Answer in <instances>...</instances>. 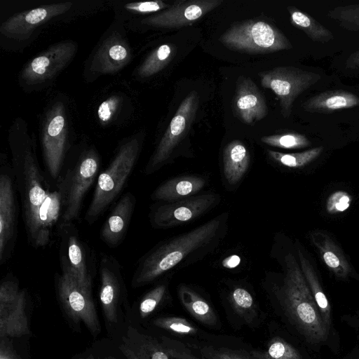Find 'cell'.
Wrapping results in <instances>:
<instances>
[{"mask_svg":"<svg viewBox=\"0 0 359 359\" xmlns=\"http://www.w3.org/2000/svg\"><path fill=\"white\" fill-rule=\"evenodd\" d=\"M228 300L233 311L248 323L254 320L257 308L251 293L245 287L236 285L228 294Z\"/></svg>","mask_w":359,"mask_h":359,"instance_id":"obj_32","label":"cell"},{"mask_svg":"<svg viewBox=\"0 0 359 359\" xmlns=\"http://www.w3.org/2000/svg\"><path fill=\"white\" fill-rule=\"evenodd\" d=\"M175 47L163 43L154 48L137 67L133 72L136 79H149L163 69L173 57Z\"/></svg>","mask_w":359,"mask_h":359,"instance_id":"obj_30","label":"cell"},{"mask_svg":"<svg viewBox=\"0 0 359 359\" xmlns=\"http://www.w3.org/2000/svg\"><path fill=\"white\" fill-rule=\"evenodd\" d=\"M260 140L265 144L281 149H300L311 145L304 135L297 133L270 135L261 137Z\"/></svg>","mask_w":359,"mask_h":359,"instance_id":"obj_38","label":"cell"},{"mask_svg":"<svg viewBox=\"0 0 359 359\" xmlns=\"http://www.w3.org/2000/svg\"><path fill=\"white\" fill-rule=\"evenodd\" d=\"M101 1H67L39 5L15 13L0 26V45L8 51H22L43 29L100 10Z\"/></svg>","mask_w":359,"mask_h":359,"instance_id":"obj_3","label":"cell"},{"mask_svg":"<svg viewBox=\"0 0 359 359\" xmlns=\"http://www.w3.org/2000/svg\"><path fill=\"white\" fill-rule=\"evenodd\" d=\"M359 106V97L343 90H334L316 94L303 104V109L312 114H331L340 109Z\"/></svg>","mask_w":359,"mask_h":359,"instance_id":"obj_26","label":"cell"},{"mask_svg":"<svg viewBox=\"0 0 359 359\" xmlns=\"http://www.w3.org/2000/svg\"><path fill=\"white\" fill-rule=\"evenodd\" d=\"M61 266L56 273L55 287L59 301L67 316L75 323H83L93 335L100 332L97 313L92 297V288L82 285L73 272Z\"/></svg>","mask_w":359,"mask_h":359,"instance_id":"obj_11","label":"cell"},{"mask_svg":"<svg viewBox=\"0 0 359 359\" xmlns=\"http://www.w3.org/2000/svg\"><path fill=\"white\" fill-rule=\"evenodd\" d=\"M143 140L144 135L141 133L124 139L107 168L98 175L85 215L88 224H93L122 191L138 160Z\"/></svg>","mask_w":359,"mask_h":359,"instance_id":"obj_5","label":"cell"},{"mask_svg":"<svg viewBox=\"0 0 359 359\" xmlns=\"http://www.w3.org/2000/svg\"><path fill=\"white\" fill-rule=\"evenodd\" d=\"M208 184V178L203 175H180L161 183L151 198L160 203H172L200 194Z\"/></svg>","mask_w":359,"mask_h":359,"instance_id":"obj_23","label":"cell"},{"mask_svg":"<svg viewBox=\"0 0 359 359\" xmlns=\"http://www.w3.org/2000/svg\"><path fill=\"white\" fill-rule=\"evenodd\" d=\"M100 301L104 318L110 323L118 321V310L126 295L121 266L112 256L102 255L99 262Z\"/></svg>","mask_w":359,"mask_h":359,"instance_id":"obj_19","label":"cell"},{"mask_svg":"<svg viewBox=\"0 0 359 359\" xmlns=\"http://www.w3.org/2000/svg\"><path fill=\"white\" fill-rule=\"evenodd\" d=\"M78 48V43L71 39L49 46L22 66L18 76L20 87L26 93L50 87L72 62Z\"/></svg>","mask_w":359,"mask_h":359,"instance_id":"obj_9","label":"cell"},{"mask_svg":"<svg viewBox=\"0 0 359 359\" xmlns=\"http://www.w3.org/2000/svg\"><path fill=\"white\" fill-rule=\"evenodd\" d=\"M250 164V154L239 140L229 142L222 154V179L227 188H234L243 180ZM226 188V189H227Z\"/></svg>","mask_w":359,"mask_h":359,"instance_id":"obj_24","label":"cell"},{"mask_svg":"<svg viewBox=\"0 0 359 359\" xmlns=\"http://www.w3.org/2000/svg\"><path fill=\"white\" fill-rule=\"evenodd\" d=\"M73 129L67 97L57 95L46 104L40 118V142L49 176L59 179L65 159L72 148Z\"/></svg>","mask_w":359,"mask_h":359,"instance_id":"obj_6","label":"cell"},{"mask_svg":"<svg viewBox=\"0 0 359 359\" xmlns=\"http://www.w3.org/2000/svg\"><path fill=\"white\" fill-rule=\"evenodd\" d=\"M200 352L205 359H248L238 352L225 348L217 349L211 346L200 348Z\"/></svg>","mask_w":359,"mask_h":359,"instance_id":"obj_41","label":"cell"},{"mask_svg":"<svg viewBox=\"0 0 359 359\" xmlns=\"http://www.w3.org/2000/svg\"><path fill=\"white\" fill-rule=\"evenodd\" d=\"M69 165L57 180L64 192L61 223H73L78 219L85 196L93 184L101 165V156L93 144L84 141L69 151Z\"/></svg>","mask_w":359,"mask_h":359,"instance_id":"obj_7","label":"cell"},{"mask_svg":"<svg viewBox=\"0 0 359 359\" xmlns=\"http://www.w3.org/2000/svg\"><path fill=\"white\" fill-rule=\"evenodd\" d=\"M229 218V212H224L190 231L157 243L138 261L132 286L149 284L213 253L227 234Z\"/></svg>","mask_w":359,"mask_h":359,"instance_id":"obj_1","label":"cell"},{"mask_svg":"<svg viewBox=\"0 0 359 359\" xmlns=\"http://www.w3.org/2000/svg\"><path fill=\"white\" fill-rule=\"evenodd\" d=\"M170 274V273H169ZM166 279L157 284L146 293L142 298L140 305V315L142 318L149 316L165 299L168 294V280Z\"/></svg>","mask_w":359,"mask_h":359,"instance_id":"obj_37","label":"cell"},{"mask_svg":"<svg viewBox=\"0 0 359 359\" xmlns=\"http://www.w3.org/2000/svg\"><path fill=\"white\" fill-rule=\"evenodd\" d=\"M262 87L271 90L279 100L280 112L288 118L295 100L315 85L321 76L296 67H277L258 74Z\"/></svg>","mask_w":359,"mask_h":359,"instance_id":"obj_14","label":"cell"},{"mask_svg":"<svg viewBox=\"0 0 359 359\" xmlns=\"http://www.w3.org/2000/svg\"><path fill=\"white\" fill-rule=\"evenodd\" d=\"M285 276L280 285L274 286L278 297L299 331L309 342L327 339L329 330L294 256L284 257Z\"/></svg>","mask_w":359,"mask_h":359,"instance_id":"obj_4","label":"cell"},{"mask_svg":"<svg viewBox=\"0 0 359 359\" xmlns=\"http://www.w3.org/2000/svg\"><path fill=\"white\" fill-rule=\"evenodd\" d=\"M130 100L121 93H114L104 100L97 107L96 116L102 125H109L117 120L123 112L124 107H129Z\"/></svg>","mask_w":359,"mask_h":359,"instance_id":"obj_33","label":"cell"},{"mask_svg":"<svg viewBox=\"0 0 359 359\" xmlns=\"http://www.w3.org/2000/svg\"><path fill=\"white\" fill-rule=\"evenodd\" d=\"M346 67L348 69H359V48L353 52L347 58Z\"/></svg>","mask_w":359,"mask_h":359,"instance_id":"obj_45","label":"cell"},{"mask_svg":"<svg viewBox=\"0 0 359 359\" xmlns=\"http://www.w3.org/2000/svg\"><path fill=\"white\" fill-rule=\"evenodd\" d=\"M323 257L325 264L330 268L337 269L341 265V260L336 253L333 251L324 249L323 252Z\"/></svg>","mask_w":359,"mask_h":359,"instance_id":"obj_43","label":"cell"},{"mask_svg":"<svg viewBox=\"0 0 359 359\" xmlns=\"http://www.w3.org/2000/svg\"><path fill=\"white\" fill-rule=\"evenodd\" d=\"M298 254L302 265V273L304 275L309 287L318 308L323 321L327 329L330 330L332 323L330 304L322 290L320 283L313 273L309 263L303 256L300 250H298Z\"/></svg>","mask_w":359,"mask_h":359,"instance_id":"obj_31","label":"cell"},{"mask_svg":"<svg viewBox=\"0 0 359 359\" xmlns=\"http://www.w3.org/2000/svg\"><path fill=\"white\" fill-rule=\"evenodd\" d=\"M136 205L130 192L123 195L106 219L100 231V239L109 247H117L128 230Z\"/></svg>","mask_w":359,"mask_h":359,"instance_id":"obj_22","label":"cell"},{"mask_svg":"<svg viewBox=\"0 0 359 359\" xmlns=\"http://www.w3.org/2000/svg\"><path fill=\"white\" fill-rule=\"evenodd\" d=\"M59 237L60 265L68 267L82 285L92 288L95 264L90 248L73 223H60Z\"/></svg>","mask_w":359,"mask_h":359,"instance_id":"obj_16","label":"cell"},{"mask_svg":"<svg viewBox=\"0 0 359 359\" xmlns=\"http://www.w3.org/2000/svg\"><path fill=\"white\" fill-rule=\"evenodd\" d=\"M323 150V147H317L297 153H283L267 149L268 156L273 162L288 168H300L316 158Z\"/></svg>","mask_w":359,"mask_h":359,"instance_id":"obj_34","label":"cell"},{"mask_svg":"<svg viewBox=\"0 0 359 359\" xmlns=\"http://www.w3.org/2000/svg\"><path fill=\"white\" fill-rule=\"evenodd\" d=\"M12 172L19 193L27 233L32 229L38 208L50 190L36 156V139L22 118H16L8 130Z\"/></svg>","mask_w":359,"mask_h":359,"instance_id":"obj_2","label":"cell"},{"mask_svg":"<svg viewBox=\"0 0 359 359\" xmlns=\"http://www.w3.org/2000/svg\"><path fill=\"white\" fill-rule=\"evenodd\" d=\"M119 350L127 359H170L159 341L131 326L123 336Z\"/></svg>","mask_w":359,"mask_h":359,"instance_id":"obj_25","label":"cell"},{"mask_svg":"<svg viewBox=\"0 0 359 359\" xmlns=\"http://www.w3.org/2000/svg\"><path fill=\"white\" fill-rule=\"evenodd\" d=\"M160 343L170 359H201L182 341L161 336Z\"/></svg>","mask_w":359,"mask_h":359,"instance_id":"obj_40","label":"cell"},{"mask_svg":"<svg viewBox=\"0 0 359 359\" xmlns=\"http://www.w3.org/2000/svg\"><path fill=\"white\" fill-rule=\"evenodd\" d=\"M26 292L15 280L6 279L0 287V337H20L29 333L25 312Z\"/></svg>","mask_w":359,"mask_h":359,"instance_id":"obj_17","label":"cell"},{"mask_svg":"<svg viewBox=\"0 0 359 359\" xmlns=\"http://www.w3.org/2000/svg\"><path fill=\"white\" fill-rule=\"evenodd\" d=\"M177 294L183 306L195 319L208 326L216 324L217 316L213 309L193 287L180 284Z\"/></svg>","mask_w":359,"mask_h":359,"instance_id":"obj_28","label":"cell"},{"mask_svg":"<svg viewBox=\"0 0 359 359\" xmlns=\"http://www.w3.org/2000/svg\"><path fill=\"white\" fill-rule=\"evenodd\" d=\"M350 198L344 192L338 191L332 194L327 202L329 212H343L349 206Z\"/></svg>","mask_w":359,"mask_h":359,"instance_id":"obj_42","label":"cell"},{"mask_svg":"<svg viewBox=\"0 0 359 359\" xmlns=\"http://www.w3.org/2000/svg\"><path fill=\"white\" fill-rule=\"evenodd\" d=\"M153 324L159 328L180 335H194L197 328L189 321L180 317H161L156 318Z\"/></svg>","mask_w":359,"mask_h":359,"instance_id":"obj_39","label":"cell"},{"mask_svg":"<svg viewBox=\"0 0 359 359\" xmlns=\"http://www.w3.org/2000/svg\"><path fill=\"white\" fill-rule=\"evenodd\" d=\"M291 24L302 30L313 41L327 43L334 39L332 32L311 15L293 6L287 7Z\"/></svg>","mask_w":359,"mask_h":359,"instance_id":"obj_29","label":"cell"},{"mask_svg":"<svg viewBox=\"0 0 359 359\" xmlns=\"http://www.w3.org/2000/svg\"><path fill=\"white\" fill-rule=\"evenodd\" d=\"M133 57L126 28L114 20L86 59L83 78L86 82L92 83L100 76L114 75L128 66Z\"/></svg>","mask_w":359,"mask_h":359,"instance_id":"obj_8","label":"cell"},{"mask_svg":"<svg viewBox=\"0 0 359 359\" xmlns=\"http://www.w3.org/2000/svg\"><path fill=\"white\" fill-rule=\"evenodd\" d=\"M227 48L233 51L262 54L290 50L292 43L276 26L257 20L232 24L219 38Z\"/></svg>","mask_w":359,"mask_h":359,"instance_id":"obj_10","label":"cell"},{"mask_svg":"<svg viewBox=\"0 0 359 359\" xmlns=\"http://www.w3.org/2000/svg\"><path fill=\"white\" fill-rule=\"evenodd\" d=\"M0 359H20V357L9 345L1 339L0 346Z\"/></svg>","mask_w":359,"mask_h":359,"instance_id":"obj_44","label":"cell"},{"mask_svg":"<svg viewBox=\"0 0 359 359\" xmlns=\"http://www.w3.org/2000/svg\"><path fill=\"white\" fill-rule=\"evenodd\" d=\"M222 3V0L175 1L168 8L125 27L131 31L148 28H180L193 25Z\"/></svg>","mask_w":359,"mask_h":359,"instance_id":"obj_15","label":"cell"},{"mask_svg":"<svg viewBox=\"0 0 359 359\" xmlns=\"http://www.w3.org/2000/svg\"><path fill=\"white\" fill-rule=\"evenodd\" d=\"M198 104L199 97L194 90L181 102L144 167L145 175H151L171 162L175 149L188 133L195 119Z\"/></svg>","mask_w":359,"mask_h":359,"instance_id":"obj_13","label":"cell"},{"mask_svg":"<svg viewBox=\"0 0 359 359\" xmlns=\"http://www.w3.org/2000/svg\"><path fill=\"white\" fill-rule=\"evenodd\" d=\"M232 107L236 116L248 125L264 118L268 114L263 94L250 78L244 76H239L236 81Z\"/></svg>","mask_w":359,"mask_h":359,"instance_id":"obj_21","label":"cell"},{"mask_svg":"<svg viewBox=\"0 0 359 359\" xmlns=\"http://www.w3.org/2000/svg\"><path fill=\"white\" fill-rule=\"evenodd\" d=\"M221 201L219 194L208 191L172 203L158 202L150 208L149 222L156 229H172L196 220Z\"/></svg>","mask_w":359,"mask_h":359,"instance_id":"obj_12","label":"cell"},{"mask_svg":"<svg viewBox=\"0 0 359 359\" xmlns=\"http://www.w3.org/2000/svg\"><path fill=\"white\" fill-rule=\"evenodd\" d=\"M240 263V258L237 255H231L226 257L223 262V265L226 268L236 267Z\"/></svg>","mask_w":359,"mask_h":359,"instance_id":"obj_46","label":"cell"},{"mask_svg":"<svg viewBox=\"0 0 359 359\" xmlns=\"http://www.w3.org/2000/svg\"><path fill=\"white\" fill-rule=\"evenodd\" d=\"M327 15L343 29L359 32V4L336 6Z\"/></svg>","mask_w":359,"mask_h":359,"instance_id":"obj_36","label":"cell"},{"mask_svg":"<svg viewBox=\"0 0 359 359\" xmlns=\"http://www.w3.org/2000/svg\"><path fill=\"white\" fill-rule=\"evenodd\" d=\"M1 161L0 174V264L6 263L13 250L16 236L18 212L14 177L8 165Z\"/></svg>","mask_w":359,"mask_h":359,"instance_id":"obj_18","label":"cell"},{"mask_svg":"<svg viewBox=\"0 0 359 359\" xmlns=\"http://www.w3.org/2000/svg\"><path fill=\"white\" fill-rule=\"evenodd\" d=\"M79 359H95V358L92 355H88V357L79 358Z\"/></svg>","mask_w":359,"mask_h":359,"instance_id":"obj_47","label":"cell"},{"mask_svg":"<svg viewBox=\"0 0 359 359\" xmlns=\"http://www.w3.org/2000/svg\"><path fill=\"white\" fill-rule=\"evenodd\" d=\"M357 359H359V358H357Z\"/></svg>","mask_w":359,"mask_h":359,"instance_id":"obj_48","label":"cell"},{"mask_svg":"<svg viewBox=\"0 0 359 359\" xmlns=\"http://www.w3.org/2000/svg\"><path fill=\"white\" fill-rule=\"evenodd\" d=\"M56 187L51 190L38 208L30 231L27 233L29 243L35 248L46 245L53 227L62 217L64 209V192L57 180Z\"/></svg>","mask_w":359,"mask_h":359,"instance_id":"obj_20","label":"cell"},{"mask_svg":"<svg viewBox=\"0 0 359 359\" xmlns=\"http://www.w3.org/2000/svg\"><path fill=\"white\" fill-rule=\"evenodd\" d=\"M109 4L114 11V20L124 26L163 11L170 6L161 0L138 2L111 1Z\"/></svg>","mask_w":359,"mask_h":359,"instance_id":"obj_27","label":"cell"},{"mask_svg":"<svg viewBox=\"0 0 359 359\" xmlns=\"http://www.w3.org/2000/svg\"><path fill=\"white\" fill-rule=\"evenodd\" d=\"M250 354L255 359H302L295 348L279 337L271 339L265 350L253 351Z\"/></svg>","mask_w":359,"mask_h":359,"instance_id":"obj_35","label":"cell"}]
</instances>
